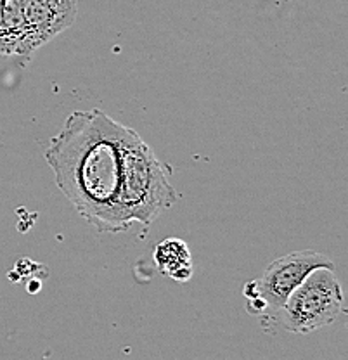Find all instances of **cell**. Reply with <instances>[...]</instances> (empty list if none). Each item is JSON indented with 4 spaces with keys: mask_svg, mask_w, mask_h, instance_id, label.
Here are the masks:
<instances>
[{
    "mask_svg": "<svg viewBox=\"0 0 348 360\" xmlns=\"http://www.w3.org/2000/svg\"><path fill=\"white\" fill-rule=\"evenodd\" d=\"M267 303H265L264 298H260V296H257V298H252L248 300V312L253 314V315H258L262 312H265V309H267Z\"/></svg>",
    "mask_w": 348,
    "mask_h": 360,
    "instance_id": "ba28073f",
    "label": "cell"
},
{
    "mask_svg": "<svg viewBox=\"0 0 348 360\" xmlns=\"http://www.w3.org/2000/svg\"><path fill=\"white\" fill-rule=\"evenodd\" d=\"M127 129L103 110L73 111L44 151L56 186L101 234L127 231L116 206Z\"/></svg>",
    "mask_w": 348,
    "mask_h": 360,
    "instance_id": "6da1fadb",
    "label": "cell"
},
{
    "mask_svg": "<svg viewBox=\"0 0 348 360\" xmlns=\"http://www.w3.org/2000/svg\"><path fill=\"white\" fill-rule=\"evenodd\" d=\"M153 258L163 276L186 283L193 277V255L186 241L179 238H168L155 246Z\"/></svg>",
    "mask_w": 348,
    "mask_h": 360,
    "instance_id": "8992f818",
    "label": "cell"
},
{
    "mask_svg": "<svg viewBox=\"0 0 348 360\" xmlns=\"http://www.w3.org/2000/svg\"><path fill=\"white\" fill-rule=\"evenodd\" d=\"M25 39L21 56L30 58L77 20V0H25Z\"/></svg>",
    "mask_w": 348,
    "mask_h": 360,
    "instance_id": "5b68a950",
    "label": "cell"
},
{
    "mask_svg": "<svg viewBox=\"0 0 348 360\" xmlns=\"http://www.w3.org/2000/svg\"><path fill=\"white\" fill-rule=\"evenodd\" d=\"M0 56H4V58H9V56H13L9 32H7L6 0H0Z\"/></svg>",
    "mask_w": 348,
    "mask_h": 360,
    "instance_id": "52a82bcc",
    "label": "cell"
},
{
    "mask_svg": "<svg viewBox=\"0 0 348 360\" xmlns=\"http://www.w3.org/2000/svg\"><path fill=\"white\" fill-rule=\"evenodd\" d=\"M343 310L345 296L335 270L317 269L288 296L278 312L286 331L309 335L338 321Z\"/></svg>",
    "mask_w": 348,
    "mask_h": 360,
    "instance_id": "3957f363",
    "label": "cell"
},
{
    "mask_svg": "<svg viewBox=\"0 0 348 360\" xmlns=\"http://www.w3.org/2000/svg\"><path fill=\"white\" fill-rule=\"evenodd\" d=\"M179 200L181 194L172 186L167 167L144 139L129 127L122 142L120 187L116 196L122 224L127 231L136 222L153 224Z\"/></svg>",
    "mask_w": 348,
    "mask_h": 360,
    "instance_id": "7a4b0ae2",
    "label": "cell"
},
{
    "mask_svg": "<svg viewBox=\"0 0 348 360\" xmlns=\"http://www.w3.org/2000/svg\"><path fill=\"white\" fill-rule=\"evenodd\" d=\"M245 296H246V300L257 298V296H258V284H257V281H250V283H246Z\"/></svg>",
    "mask_w": 348,
    "mask_h": 360,
    "instance_id": "9c48e42d",
    "label": "cell"
},
{
    "mask_svg": "<svg viewBox=\"0 0 348 360\" xmlns=\"http://www.w3.org/2000/svg\"><path fill=\"white\" fill-rule=\"evenodd\" d=\"M317 269H333L335 264L324 253L312 250H300L276 258L264 276L257 281L258 296L269 307L279 310L298 286Z\"/></svg>",
    "mask_w": 348,
    "mask_h": 360,
    "instance_id": "277c9868",
    "label": "cell"
}]
</instances>
